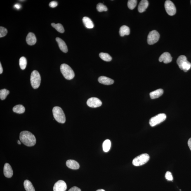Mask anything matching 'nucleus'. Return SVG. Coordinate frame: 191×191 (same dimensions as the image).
<instances>
[{"instance_id":"f257e3e1","label":"nucleus","mask_w":191,"mask_h":191,"mask_svg":"<svg viewBox=\"0 0 191 191\" xmlns=\"http://www.w3.org/2000/svg\"><path fill=\"white\" fill-rule=\"evenodd\" d=\"M20 141L28 147H32L36 143V137L31 132L25 131L21 132L20 134Z\"/></svg>"},{"instance_id":"f03ea898","label":"nucleus","mask_w":191,"mask_h":191,"mask_svg":"<svg viewBox=\"0 0 191 191\" xmlns=\"http://www.w3.org/2000/svg\"><path fill=\"white\" fill-rule=\"evenodd\" d=\"M53 113L54 118L56 120L61 124L65 123L66 120V117L65 113L61 108L58 106L53 107Z\"/></svg>"},{"instance_id":"7ed1b4c3","label":"nucleus","mask_w":191,"mask_h":191,"mask_svg":"<svg viewBox=\"0 0 191 191\" xmlns=\"http://www.w3.org/2000/svg\"><path fill=\"white\" fill-rule=\"evenodd\" d=\"M60 71L66 79L69 80L73 79L74 77L75 74L73 71L67 64H62L60 66Z\"/></svg>"},{"instance_id":"20e7f679","label":"nucleus","mask_w":191,"mask_h":191,"mask_svg":"<svg viewBox=\"0 0 191 191\" xmlns=\"http://www.w3.org/2000/svg\"><path fill=\"white\" fill-rule=\"evenodd\" d=\"M177 63L180 69L183 70L185 72H187L191 68V64L187 61L185 56L181 55L179 57Z\"/></svg>"},{"instance_id":"39448f33","label":"nucleus","mask_w":191,"mask_h":191,"mask_svg":"<svg viewBox=\"0 0 191 191\" xmlns=\"http://www.w3.org/2000/svg\"><path fill=\"white\" fill-rule=\"evenodd\" d=\"M41 76L37 71H33L31 76V83L32 88L34 89H37L40 86Z\"/></svg>"},{"instance_id":"423d86ee","label":"nucleus","mask_w":191,"mask_h":191,"mask_svg":"<svg viewBox=\"0 0 191 191\" xmlns=\"http://www.w3.org/2000/svg\"><path fill=\"white\" fill-rule=\"evenodd\" d=\"M149 159L150 157L148 154H142L133 159V165L136 166L143 165L149 160Z\"/></svg>"},{"instance_id":"0eeeda50","label":"nucleus","mask_w":191,"mask_h":191,"mask_svg":"<svg viewBox=\"0 0 191 191\" xmlns=\"http://www.w3.org/2000/svg\"><path fill=\"white\" fill-rule=\"evenodd\" d=\"M166 118V115L164 113L158 114L150 119L149 120V124L152 127H154L160 124L165 120Z\"/></svg>"},{"instance_id":"6e6552de","label":"nucleus","mask_w":191,"mask_h":191,"mask_svg":"<svg viewBox=\"0 0 191 191\" xmlns=\"http://www.w3.org/2000/svg\"><path fill=\"white\" fill-rule=\"evenodd\" d=\"M160 34L157 31L153 30L149 33L147 38V42L149 45H153L155 44L158 41L159 39Z\"/></svg>"},{"instance_id":"1a4fd4ad","label":"nucleus","mask_w":191,"mask_h":191,"mask_svg":"<svg viewBox=\"0 0 191 191\" xmlns=\"http://www.w3.org/2000/svg\"><path fill=\"white\" fill-rule=\"evenodd\" d=\"M165 7L166 11L170 16H173L176 14V9L173 3L169 0L166 1L165 3Z\"/></svg>"},{"instance_id":"9d476101","label":"nucleus","mask_w":191,"mask_h":191,"mask_svg":"<svg viewBox=\"0 0 191 191\" xmlns=\"http://www.w3.org/2000/svg\"><path fill=\"white\" fill-rule=\"evenodd\" d=\"M88 106L92 108H97L100 106L102 102L100 99L96 98H90L87 101Z\"/></svg>"},{"instance_id":"9b49d317","label":"nucleus","mask_w":191,"mask_h":191,"mask_svg":"<svg viewBox=\"0 0 191 191\" xmlns=\"http://www.w3.org/2000/svg\"><path fill=\"white\" fill-rule=\"evenodd\" d=\"M67 189V186L63 180H59L55 184L53 187V191H65Z\"/></svg>"},{"instance_id":"f8f14e48","label":"nucleus","mask_w":191,"mask_h":191,"mask_svg":"<svg viewBox=\"0 0 191 191\" xmlns=\"http://www.w3.org/2000/svg\"><path fill=\"white\" fill-rule=\"evenodd\" d=\"M172 57L171 55L168 52H165L160 56L159 58V61L160 62H164V63L167 64L172 61Z\"/></svg>"},{"instance_id":"ddd939ff","label":"nucleus","mask_w":191,"mask_h":191,"mask_svg":"<svg viewBox=\"0 0 191 191\" xmlns=\"http://www.w3.org/2000/svg\"><path fill=\"white\" fill-rule=\"evenodd\" d=\"M4 174L7 178L11 177L13 175V172L11 167L8 163H6L4 167Z\"/></svg>"},{"instance_id":"4468645a","label":"nucleus","mask_w":191,"mask_h":191,"mask_svg":"<svg viewBox=\"0 0 191 191\" xmlns=\"http://www.w3.org/2000/svg\"><path fill=\"white\" fill-rule=\"evenodd\" d=\"M26 41L28 44L30 46H33L36 42V39L35 35L33 33H29L26 38Z\"/></svg>"},{"instance_id":"2eb2a0df","label":"nucleus","mask_w":191,"mask_h":191,"mask_svg":"<svg viewBox=\"0 0 191 191\" xmlns=\"http://www.w3.org/2000/svg\"><path fill=\"white\" fill-rule=\"evenodd\" d=\"M98 81L101 84L105 85H112L114 83V81L113 79L103 76L98 78Z\"/></svg>"},{"instance_id":"dca6fc26","label":"nucleus","mask_w":191,"mask_h":191,"mask_svg":"<svg viewBox=\"0 0 191 191\" xmlns=\"http://www.w3.org/2000/svg\"><path fill=\"white\" fill-rule=\"evenodd\" d=\"M56 40L57 42L58 43V46L59 47L60 50L63 53H67L68 50L67 45L65 41L63 40L58 37L56 38Z\"/></svg>"},{"instance_id":"f3484780","label":"nucleus","mask_w":191,"mask_h":191,"mask_svg":"<svg viewBox=\"0 0 191 191\" xmlns=\"http://www.w3.org/2000/svg\"><path fill=\"white\" fill-rule=\"evenodd\" d=\"M66 165L68 167L73 170H77L80 167L79 163L73 160H68L66 162Z\"/></svg>"},{"instance_id":"a211bd4d","label":"nucleus","mask_w":191,"mask_h":191,"mask_svg":"<svg viewBox=\"0 0 191 191\" xmlns=\"http://www.w3.org/2000/svg\"><path fill=\"white\" fill-rule=\"evenodd\" d=\"M149 6V2L147 0H142L140 1L138 5V11L140 13H143L145 11L146 9Z\"/></svg>"},{"instance_id":"6ab92c4d","label":"nucleus","mask_w":191,"mask_h":191,"mask_svg":"<svg viewBox=\"0 0 191 191\" xmlns=\"http://www.w3.org/2000/svg\"><path fill=\"white\" fill-rule=\"evenodd\" d=\"M163 93H164V90L163 89H157L155 91L151 92L150 96L151 99H154L159 98L162 95Z\"/></svg>"},{"instance_id":"aec40b11","label":"nucleus","mask_w":191,"mask_h":191,"mask_svg":"<svg viewBox=\"0 0 191 191\" xmlns=\"http://www.w3.org/2000/svg\"><path fill=\"white\" fill-rule=\"evenodd\" d=\"M83 21L87 28L91 29L94 27V24L92 21L87 17H84L83 19Z\"/></svg>"},{"instance_id":"412c9836","label":"nucleus","mask_w":191,"mask_h":191,"mask_svg":"<svg viewBox=\"0 0 191 191\" xmlns=\"http://www.w3.org/2000/svg\"><path fill=\"white\" fill-rule=\"evenodd\" d=\"M119 34L121 36H124L125 35H128L130 34L129 28L125 25L123 26L120 29Z\"/></svg>"},{"instance_id":"4be33fe9","label":"nucleus","mask_w":191,"mask_h":191,"mask_svg":"<svg viewBox=\"0 0 191 191\" xmlns=\"http://www.w3.org/2000/svg\"><path fill=\"white\" fill-rule=\"evenodd\" d=\"M24 187L26 191H35L31 182L28 180H26L24 182Z\"/></svg>"},{"instance_id":"5701e85b","label":"nucleus","mask_w":191,"mask_h":191,"mask_svg":"<svg viewBox=\"0 0 191 191\" xmlns=\"http://www.w3.org/2000/svg\"><path fill=\"white\" fill-rule=\"evenodd\" d=\"M13 110L14 112L16 113H17L22 114L25 112V108L23 105H19L14 107Z\"/></svg>"},{"instance_id":"b1692460","label":"nucleus","mask_w":191,"mask_h":191,"mask_svg":"<svg viewBox=\"0 0 191 191\" xmlns=\"http://www.w3.org/2000/svg\"><path fill=\"white\" fill-rule=\"evenodd\" d=\"M103 150L105 152H108L110 150L111 147V142L109 140H107L103 142Z\"/></svg>"},{"instance_id":"393cba45","label":"nucleus","mask_w":191,"mask_h":191,"mask_svg":"<svg viewBox=\"0 0 191 191\" xmlns=\"http://www.w3.org/2000/svg\"><path fill=\"white\" fill-rule=\"evenodd\" d=\"M27 65V61L26 59L24 57H21L19 60V65L20 68L22 70H24L26 67Z\"/></svg>"},{"instance_id":"a878e982","label":"nucleus","mask_w":191,"mask_h":191,"mask_svg":"<svg viewBox=\"0 0 191 191\" xmlns=\"http://www.w3.org/2000/svg\"><path fill=\"white\" fill-rule=\"evenodd\" d=\"M99 56L100 58L104 61H110L112 60V57L108 53H100Z\"/></svg>"},{"instance_id":"bb28decb","label":"nucleus","mask_w":191,"mask_h":191,"mask_svg":"<svg viewBox=\"0 0 191 191\" xmlns=\"http://www.w3.org/2000/svg\"><path fill=\"white\" fill-rule=\"evenodd\" d=\"M52 26L55 28L56 30L61 33H63L65 32V29L64 28L61 24H55V23H52Z\"/></svg>"},{"instance_id":"cd10ccee","label":"nucleus","mask_w":191,"mask_h":191,"mask_svg":"<svg viewBox=\"0 0 191 191\" xmlns=\"http://www.w3.org/2000/svg\"><path fill=\"white\" fill-rule=\"evenodd\" d=\"M10 91L6 89H1L0 90V98L2 100L6 99V97L9 94Z\"/></svg>"},{"instance_id":"c85d7f7f","label":"nucleus","mask_w":191,"mask_h":191,"mask_svg":"<svg viewBox=\"0 0 191 191\" xmlns=\"http://www.w3.org/2000/svg\"><path fill=\"white\" fill-rule=\"evenodd\" d=\"M137 1L136 0H129L128 3V8L131 10H133L137 6Z\"/></svg>"},{"instance_id":"c756f323","label":"nucleus","mask_w":191,"mask_h":191,"mask_svg":"<svg viewBox=\"0 0 191 191\" xmlns=\"http://www.w3.org/2000/svg\"><path fill=\"white\" fill-rule=\"evenodd\" d=\"M97 9L98 11L100 12L103 11H106L108 10L107 6L104 5L102 3H99L97 5Z\"/></svg>"},{"instance_id":"7c9ffc66","label":"nucleus","mask_w":191,"mask_h":191,"mask_svg":"<svg viewBox=\"0 0 191 191\" xmlns=\"http://www.w3.org/2000/svg\"><path fill=\"white\" fill-rule=\"evenodd\" d=\"M8 33L7 29L3 27H0V37H4Z\"/></svg>"},{"instance_id":"2f4dec72","label":"nucleus","mask_w":191,"mask_h":191,"mask_svg":"<svg viewBox=\"0 0 191 191\" xmlns=\"http://www.w3.org/2000/svg\"><path fill=\"white\" fill-rule=\"evenodd\" d=\"M165 177L166 180H169V181H172L173 180L172 175L171 172L169 171L166 172L165 175Z\"/></svg>"},{"instance_id":"473e14b6","label":"nucleus","mask_w":191,"mask_h":191,"mask_svg":"<svg viewBox=\"0 0 191 191\" xmlns=\"http://www.w3.org/2000/svg\"><path fill=\"white\" fill-rule=\"evenodd\" d=\"M58 6V3L56 1H52L49 3V6L51 8H55Z\"/></svg>"},{"instance_id":"72a5a7b5","label":"nucleus","mask_w":191,"mask_h":191,"mask_svg":"<svg viewBox=\"0 0 191 191\" xmlns=\"http://www.w3.org/2000/svg\"><path fill=\"white\" fill-rule=\"evenodd\" d=\"M68 191H81V189L76 187H73L71 188Z\"/></svg>"},{"instance_id":"f704fd0d","label":"nucleus","mask_w":191,"mask_h":191,"mask_svg":"<svg viewBox=\"0 0 191 191\" xmlns=\"http://www.w3.org/2000/svg\"><path fill=\"white\" fill-rule=\"evenodd\" d=\"M14 7L16 8L17 9H20L21 8V6L20 4H15L14 6Z\"/></svg>"},{"instance_id":"c9c22d12","label":"nucleus","mask_w":191,"mask_h":191,"mask_svg":"<svg viewBox=\"0 0 191 191\" xmlns=\"http://www.w3.org/2000/svg\"><path fill=\"white\" fill-rule=\"evenodd\" d=\"M187 144H188L189 148L190 149V150H191V138L189 140L188 142H187Z\"/></svg>"},{"instance_id":"e433bc0d","label":"nucleus","mask_w":191,"mask_h":191,"mask_svg":"<svg viewBox=\"0 0 191 191\" xmlns=\"http://www.w3.org/2000/svg\"><path fill=\"white\" fill-rule=\"evenodd\" d=\"M3 72V69L1 63H0V74H1Z\"/></svg>"},{"instance_id":"4c0bfd02","label":"nucleus","mask_w":191,"mask_h":191,"mask_svg":"<svg viewBox=\"0 0 191 191\" xmlns=\"http://www.w3.org/2000/svg\"><path fill=\"white\" fill-rule=\"evenodd\" d=\"M96 191H105V190H104V189H98V190H96Z\"/></svg>"},{"instance_id":"58836bf2","label":"nucleus","mask_w":191,"mask_h":191,"mask_svg":"<svg viewBox=\"0 0 191 191\" xmlns=\"http://www.w3.org/2000/svg\"><path fill=\"white\" fill-rule=\"evenodd\" d=\"M17 143H18V144L20 145L21 144V143L20 141V140H17Z\"/></svg>"},{"instance_id":"ea45409f","label":"nucleus","mask_w":191,"mask_h":191,"mask_svg":"<svg viewBox=\"0 0 191 191\" xmlns=\"http://www.w3.org/2000/svg\"></svg>"}]
</instances>
